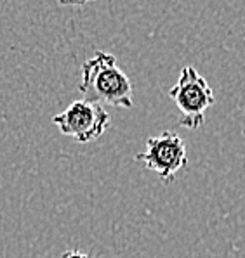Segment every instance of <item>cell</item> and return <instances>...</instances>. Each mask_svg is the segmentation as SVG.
<instances>
[{"instance_id":"6da1fadb","label":"cell","mask_w":245,"mask_h":258,"mask_svg":"<svg viewBox=\"0 0 245 258\" xmlns=\"http://www.w3.org/2000/svg\"><path fill=\"white\" fill-rule=\"evenodd\" d=\"M78 90L87 101L101 106L130 109L132 101V83L129 77L117 64V57L110 52L97 50L82 64V78Z\"/></svg>"},{"instance_id":"7a4b0ae2","label":"cell","mask_w":245,"mask_h":258,"mask_svg":"<svg viewBox=\"0 0 245 258\" xmlns=\"http://www.w3.org/2000/svg\"><path fill=\"white\" fill-rule=\"evenodd\" d=\"M169 97L177 106L179 125L188 130H199L205 121V113L214 104V90L193 66H184L179 78L169 90Z\"/></svg>"},{"instance_id":"3957f363","label":"cell","mask_w":245,"mask_h":258,"mask_svg":"<svg viewBox=\"0 0 245 258\" xmlns=\"http://www.w3.org/2000/svg\"><path fill=\"white\" fill-rule=\"evenodd\" d=\"M110 121L112 116L108 109L87 99H77L53 118V123L63 136L73 137L80 144L100 139L108 130Z\"/></svg>"},{"instance_id":"277c9868","label":"cell","mask_w":245,"mask_h":258,"mask_svg":"<svg viewBox=\"0 0 245 258\" xmlns=\"http://www.w3.org/2000/svg\"><path fill=\"white\" fill-rule=\"evenodd\" d=\"M136 161H141L146 168L155 172L164 184H171L176 173L188 163L186 142L179 134L165 130L160 136L146 141V148L136 154Z\"/></svg>"},{"instance_id":"5b68a950","label":"cell","mask_w":245,"mask_h":258,"mask_svg":"<svg viewBox=\"0 0 245 258\" xmlns=\"http://www.w3.org/2000/svg\"><path fill=\"white\" fill-rule=\"evenodd\" d=\"M61 258H90V256L82 251H78V249H68V251L63 253Z\"/></svg>"},{"instance_id":"8992f818","label":"cell","mask_w":245,"mask_h":258,"mask_svg":"<svg viewBox=\"0 0 245 258\" xmlns=\"http://www.w3.org/2000/svg\"><path fill=\"white\" fill-rule=\"evenodd\" d=\"M89 2H94V0H59L61 6H84Z\"/></svg>"}]
</instances>
